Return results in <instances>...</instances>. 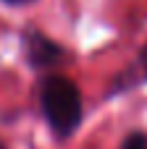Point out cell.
<instances>
[{
    "label": "cell",
    "mask_w": 147,
    "mask_h": 149,
    "mask_svg": "<svg viewBox=\"0 0 147 149\" xmlns=\"http://www.w3.org/2000/svg\"><path fill=\"white\" fill-rule=\"evenodd\" d=\"M39 105L42 115L50 123V128L66 139L71 136L82 123V94L76 84L66 76H47L39 86Z\"/></svg>",
    "instance_id": "cell-1"
},
{
    "label": "cell",
    "mask_w": 147,
    "mask_h": 149,
    "mask_svg": "<svg viewBox=\"0 0 147 149\" xmlns=\"http://www.w3.org/2000/svg\"><path fill=\"white\" fill-rule=\"evenodd\" d=\"M3 3H8V5H29L34 0H3Z\"/></svg>",
    "instance_id": "cell-4"
},
{
    "label": "cell",
    "mask_w": 147,
    "mask_h": 149,
    "mask_svg": "<svg viewBox=\"0 0 147 149\" xmlns=\"http://www.w3.org/2000/svg\"><path fill=\"white\" fill-rule=\"evenodd\" d=\"M0 149H5V147H3V144H0Z\"/></svg>",
    "instance_id": "cell-5"
},
{
    "label": "cell",
    "mask_w": 147,
    "mask_h": 149,
    "mask_svg": "<svg viewBox=\"0 0 147 149\" xmlns=\"http://www.w3.org/2000/svg\"><path fill=\"white\" fill-rule=\"evenodd\" d=\"M121 149H147V134H142V131L129 134V136L124 139Z\"/></svg>",
    "instance_id": "cell-3"
},
{
    "label": "cell",
    "mask_w": 147,
    "mask_h": 149,
    "mask_svg": "<svg viewBox=\"0 0 147 149\" xmlns=\"http://www.w3.org/2000/svg\"><path fill=\"white\" fill-rule=\"evenodd\" d=\"M24 50L34 68H50L63 58V50L55 42H50L42 31H34V29H29L24 34Z\"/></svg>",
    "instance_id": "cell-2"
}]
</instances>
